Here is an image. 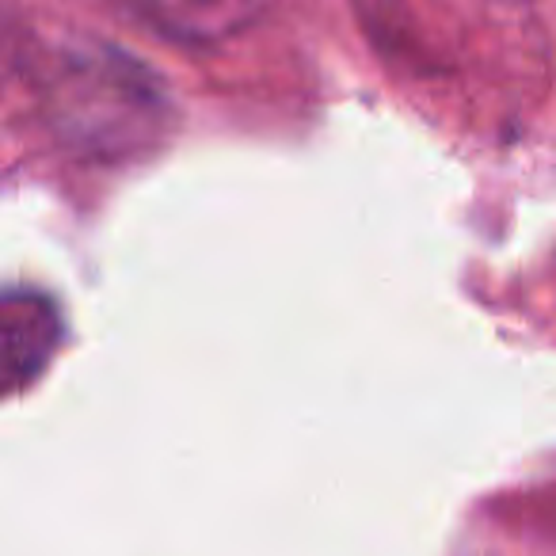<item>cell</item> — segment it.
I'll use <instances>...</instances> for the list:
<instances>
[{"label": "cell", "mask_w": 556, "mask_h": 556, "mask_svg": "<svg viewBox=\"0 0 556 556\" xmlns=\"http://www.w3.org/2000/svg\"><path fill=\"white\" fill-rule=\"evenodd\" d=\"M0 328H4V378L12 389H20L54 355L58 313L39 294H9Z\"/></svg>", "instance_id": "cell-3"}, {"label": "cell", "mask_w": 556, "mask_h": 556, "mask_svg": "<svg viewBox=\"0 0 556 556\" xmlns=\"http://www.w3.org/2000/svg\"><path fill=\"white\" fill-rule=\"evenodd\" d=\"M118 4L156 35L187 47H214L232 39L270 9V0H118Z\"/></svg>", "instance_id": "cell-2"}, {"label": "cell", "mask_w": 556, "mask_h": 556, "mask_svg": "<svg viewBox=\"0 0 556 556\" xmlns=\"http://www.w3.org/2000/svg\"><path fill=\"white\" fill-rule=\"evenodd\" d=\"M39 100L54 138L88 161H130L172 126V100L161 77L103 42H77L47 54Z\"/></svg>", "instance_id": "cell-1"}]
</instances>
